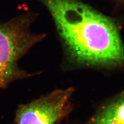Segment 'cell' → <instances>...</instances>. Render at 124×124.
Segmentation results:
<instances>
[{
	"mask_svg": "<svg viewBox=\"0 0 124 124\" xmlns=\"http://www.w3.org/2000/svg\"><path fill=\"white\" fill-rule=\"evenodd\" d=\"M42 2L75 59L101 66H115L123 62L121 37L110 18L79 0Z\"/></svg>",
	"mask_w": 124,
	"mask_h": 124,
	"instance_id": "1",
	"label": "cell"
},
{
	"mask_svg": "<svg viewBox=\"0 0 124 124\" xmlns=\"http://www.w3.org/2000/svg\"><path fill=\"white\" fill-rule=\"evenodd\" d=\"M29 25L25 17L0 23V88L24 76L18 67V60L44 38L31 32Z\"/></svg>",
	"mask_w": 124,
	"mask_h": 124,
	"instance_id": "2",
	"label": "cell"
},
{
	"mask_svg": "<svg viewBox=\"0 0 124 124\" xmlns=\"http://www.w3.org/2000/svg\"><path fill=\"white\" fill-rule=\"evenodd\" d=\"M72 92L71 88L57 90L21 105L17 111V124H55L66 110Z\"/></svg>",
	"mask_w": 124,
	"mask_h": 124,
	"instance_id": "3",
	"label": "cell"
},
{
	"mask_svg": "<svg viewBox=\"0 0 124 124\" xmlns=\"http://www.w3.org/2000/svg\"><path fill=\"white\" fill-rule=\"evenodd\" d=\"M124 98L122 95L96 114L88 124H124Z\"/></svg>",
	"mask_w": 124,
	"mask_h": 124,
	"instance_id": "4",
	"label": "cell"
}]
</instances>
